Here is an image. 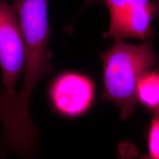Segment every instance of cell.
<instances>
[{"label":"cell","mask_w":159,"mask_h":159,"mask_svg":"<svg viewBox=\"0 0 159 159\" xmlns=\"http://www.w3.org/2000/svg\"><path fill=\"white\" fill-rule=\"evenodd\" d=\"M148 150L150 159H159V113L154 112L148 134Z\"/></svg>","instance_id":"8992f818"},{"label":"cell","mask_w":159,"mask_h":159,"mask_svg":"<svg viewBox=\"0 0 159 159\" xmlns=\"http://www.w3.org/2000/svg\"><path fill=\"white\" fill-rule=\"evenodd\" d=\"M137 100L156 112L159 110V71L151 70L144 74L136 89Z\"/></svg>","instance_id":"5b68a950"},{"label":"cell","mask_w":159,"mask_h":159,"mask_svg":"<svg viewBox=\"0 0 159 159\" xmlns=\"http://www.w3.org/2000/svg\"><path fill=\"white\" fill-rule=\"evenodd\" d=\"M103 65L104 101L113 102L123 120L133 113L137 102V86L143 75L158 65L159 58L153 48V40L140 44L114 43L102 54Z\"/></svg>","instance_id":"6da1fadb"},{"label":"cell","mask_w":159,"mask_h":159,"mask_svg":"<svg viewBox=\"0 0 159 159\" xmlns=\"http://www.w3.org/2000/svg\"><path fill=\"white\" fill-rule=\"evenodd\" d=\"M157 111V112H159V111Z\"/></svg>","instance_id":"30bf717a"},{"label":"cell","mask_w":159,"mask_h":159,"mask_svg":"<svg viewBox=\"0 0 159 159\" xmlns=\"http://www.w3.org/2000/svg\"><path fill=\"white\" fill-rule=\"evenodd\" d=\"M158 66H159V67H158V69H159V64H158Z\"/></svg>","instance_id":"9c48e42d"},{"label":"cell","mask_w":159,"mask_h":159,"mask_svg":"<svg viewBox=\"0 0 159 159\" xmlns=\"http://www.w3.org/2000/svg\"><path fill=\"white\" fill-rule=\"evenodd\" d=\"M48 94L57 112L73 117L84 113L90 107L94 97V85L90 80L81 74L67 72L54 80Z\"/></svg>","instance_id":"277c9868"},{"label":"cell","mask_w":159,"mask_h":159,"mask_svg":"<svg viewBox=\"0 0 159 159\" xmlns=\"http://www.w3.org/2000/svg\"><path fill=\"white\" fill-rule=\"evenodd\" d=\"M102 0H85L83 6L82 7L79 14L81 13L82 12L84 11L85 9H87L89 7L92 6L93 4H102Z\"/></svg>","instance_id":"52a82bcc"},{"label":"cell","mask_w":159,"mask_h":159,"mask_svg":"<svg viewBox=\"0 0 159 159\" xmlns=\"http://www.w3.org/2000/svg\"><path fill=\"white\" fill-rule=\"evenodd\" d=\"M24 44L17 13L7 0H0V108L16 96V84L23 71Z\"/></svg>","instance_id":"7a4b0ae2"},{"label":"cell","mask_w":159,"mask_h":159,"mask_svg":"<svg viewBox=\"0 0 159 159\" xmlns=\"http://www.w3.org/2000/svg\"><path fill=\"white\" fill-rule=\"evenodd\" d=\"M110 13L104 38L123 40L136 38L146 41L156 34L152 27L154 7L150 0H102Z\"/></svg>","instance_id":"3957f363"},{"label":"cell","mask_w":159,"mask_h":159,"mask_svg":"<svg viewBox=\"0 0 159 159\" xmlns=\"http://www.w3.org/2000/svg\"><path fill=\"white\" fill-rule=\"evenodd\" d=\"M154 7L155 17L159 18V0H152Z\"/></svg>","instance_id":"ba28073f"}]
</instances>
